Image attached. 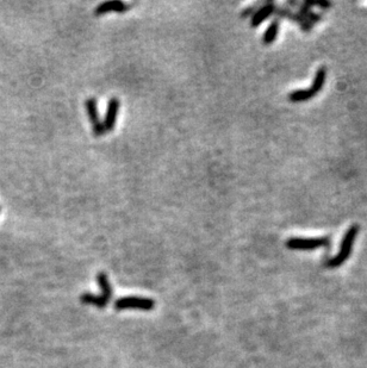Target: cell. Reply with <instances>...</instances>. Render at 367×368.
Masks as SVG:
<instances>
[{
    "label": "cell",
    "instance_id": "obj_2",
    "mask_svg": "<svg viewBox=\"0 0 367 368\" xmlns=\"http://www.w3.org/2000/svg\"><path fill=\"white\" fill-rule=\"evenodd\" d=\"M326 67H320L316 71V73H315L314 81L310 87L306 89H296V91L291 92L288 94V99H290V101H292V103H300V101L310 100L311 98H314L323 88V85L326 82Z\"/></svg>",
    "mask_w": 367,
    "mask_h": 368
},
{
    "label": "cell",
    "instance_id": "obj_12",
    "mask_svg": "<svg viewBox=\"0 0 367 368\" xmlns=\"http://www.w3.org/2000/svg\"><path fill=\"white\" fill-rule=\"evenodd\" d=\"M80 299H82V303L91 304V305L97 306V308L99 309H104L106 306V304L109 303V300H106L102 294L95 295L92 293H83Z\"/></svg>",
    "mask_w": 367,
    "mask_h": 368
},
{
    "label": "cell",
    "instance_id": "obj_8",
    "mask_svg": "<svg viewBox=\"0 0 367 368\" xmlns=\"http://www.w3.org/2000/svg\"><path fill=\"white\" fill-rule=\"evenodd\" d=\"M276 8L277 6L273 2H266L264 6L260 7L259 10H256L255 13L253 14L252 19H250V25H252L253 28L259 27V25L262 24L268 17L276 13Z\"/></svg>",
    "mask_w": 367,
    "mask_h": 368
},
{
    "label": "cell",
    "instance_id": "obj_7",
    "mask_svg": "<svg viewBox=\"0 0 367 368\" xmlns=\"http://www.w3.org/2000/svg\"><path fill=\"white\" fill-rule=\"evenodd\" d=\"M130 5H126L125 2L120 1V0H114V1H105L102 2L100 5H98L94 10L95 16H103L105 13L110 12H118L122 13L128 11Z\"/></svg>",
    "mask_w": 367,
    "mask_h": 368
},
{
    "label": "cell",
    "instance_id": "obj_9",
    "mask_svg": "<svg viewBox=\"0 0 367 368\" xmlns=\"http://www.w3.org/2000/svg\"><path fill=\"white\" fill-rule=\"evenodd\" d=\"M276 14H278V16H280V17H286V18H290L291 20H294V22L298 23L300 27H302L303 30L310 31V29H311L310 22H308V20H306L305 18H303V17L298 16V14L291 12V11L287 10V8L277 7L276 8Z\"/></svg>",
    "mask_w": 367,
    "mask_h": 368
},
{
    "label": "cell",
    "instance_id": "obj_10",
    "mask_svg": "<svg viewBox=\"0 0 367 368\" xmlns=\"http://www.w3.org/2000/svg\"><path fill=\"white\" fill-rule=\"evenodd\" d=\"M279 29H280V22L278 19H274L272 22L270 23L268 28L266 29L265 34H264V39H262V42L264 44L268 45L272 44L274 41L277 40V36L279 34Z\"/></svg>",
    "mask_w": 367,
    "mask_h": 368
},
{
    "label": "cell",
    "instance_id": "obj_11",
    "mask_svg": "<svg viewBox=\"0 0 367 368\" xmlns=\"http://www.w3.org/2000/svg\"><path fill=\"white\" fill-rule=\"evenodd\" d=\"M97 283L99 284L100 289H102L103 297L105 298L106 300L110 301V299H111V295H112V288H111V284H110L108 275H106L105 273H103V272L98 273Z\"/></svg>",
    "mask_w": 367,
    "mask_h": 368
},
{
    "label": "cell",
    "instance_id": "obj_4",
    "mask_svg": "<svg viewBox=\"0 0 367 368\" xmlns=\"http://www.w3.org/2000/svg\"><path fill=\"white\" fill-rule=\"evenodd\" d=\"M155 303L150 298L141 297H123L115 303L116 310H143L150 311L154 309Z\"/></svg>",
    "mask_w": 367,
    "mask_h": 368
},
{
    "label": "cell",
    "instance_id": "obj_3",
    "mask_svg": "<svg viewBox=\"0 0 367 368\" xmlns=\"http://www.w3.org/2000/svg\"><path fill=\"white\" fill-rule=\"evenodd\" d=\"M330 245L329 237H291L286 241V247L292 250H315Z\"/></svg>",
    "mask_w": 367,
    "mask_h": 368
},
{
    "label": "cell",
    "instance_id": "obj_13",
    "mask_svg": "<svg viewBox=\"0 0 367 368\" xmlns=\"http://www.w3.org/2000/svg\"><path fill=\"white\" fill-rule=\"evenodd\" d=\"M299 12L302 14L303 18H305L308 22H320L321 20V16L320 14H316L313 11L310 10V6H309L306 2L302 5L299 8Z\"/></svg>",
    "mask_w": 367,
    "mask_h": 368
},
{
    "label": "cell",
    "instance_id": "obj_6",
    "mask_svg": "<svg viewBox=\"0 0 367 368\" xmlns=\"http://www.w3.org/2000/svg\"><path fill=\"white\" fill-rule=\"evenodd\" d=\"M121 107V101L118 98H111L108 103V109H106L105 118H104V127H105V131H112L116 126V122L118 118V112H120Z\"/></svg>",
    "mask_w": 367,
    "mask_h": 368
},
{
    "label": "cell",
    "instance_id": "obj_1",
    "mask_svg": "<svg viewBox=\"0 0 367 368\" xmlns=\"http://www.w3.org/2000/svg\"><path fill=\"white\" fill-rule=\"evenodd\" d=\"M359 229L360 227L358 224H353L352 227H349L348 230L346 231V234L343 235L339 253L326 262V267L337 268L348 260L349 255L352 253V249H353L355 239H357L358 234H359Z\"/></svg>",
    "mask_w": 367,
    "mask_h": 368
},
{
    "label": "cell",
    "instance_id": "obj_14",
    "mask_svg": "<svg viewBox=\"0 0 367 368\" xmlns=\"http://www.w3.org/2000/svg\"><path fill=\"white\" fill-rule=\"evenodd\" d=\"M254 8H255L254 6H252V7H247V8H245V10L244 11V12H242L241 16H242V17H249L250 14H254V13H255V11H254Z\"/></svg>",
    "mask_w": 367,
    "mask_h": 368
},
{
    "label": "cell",
    "instance_id": "obj_5",
    "mask_svg": "<svg viewBox=\"0 0 367 368\" xmlns=\"http://www.w3.org/2000/svg\"><path fill=\"white\" fill-rule=\"evenodd\" d=\"M85 107H86V112H87V116L92 123V129H93L94 135L97 137L99 136H103L105 134V127H104L103 122L100 121L99 117V110H98V104L95 98H88L87 100L85 101Z\"/></svg>",
    "mask_w": 367,
    "mask_h": 368
}]
</instances>
